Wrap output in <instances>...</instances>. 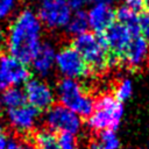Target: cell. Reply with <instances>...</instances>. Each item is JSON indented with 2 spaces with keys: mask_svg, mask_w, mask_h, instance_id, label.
<instances>
[{
  "mask_svg": "<svg viewBox=\"0 0 149 149\" xmlns=\"http://www.w3.org/2000/svg\"><path fill=\"white\" fill-rule=\"evenodd\" d=\"M40 113L41 112H38L37 109L27 104L21 107L10 108L7 112L10 125L20 132H29L33 128L35 120Z\"/></svg>",
  "mask_w": 149,
  "mask_h": 149,
  "instance_id": "obj_11",
  "label": "cell"
},
{
  "mask_svg": "<svg viewBox=\"0 0 149 149\" xmlns=\"http://www.w3.org/2000/svg\"><path fill=\"white\" fill-rule=\"evenodd\" d=\"M125 2H126L125 6H127L128 8H130L136 14L147 10V7H146V3H144L143 0H125Z\"/></svg>",
  "mask_w": 149,
  "mask_h": 149,
  "instance_id": "obj_22",
  "label": "cell"
},
{
  "mask_svg": "<svg viewBox=\"0 0 149 149\" xmlns=\"http://www.w3.org/2000/svg\"><path fill=\"white\" fill-rule=\"evenodd\" d=\"M72 48L80 55L90 73L100 74L108 66V49L104 33H84L71 42Z\"/></svg>",
  "mask_w": 149,
  "mask_h": 149,
  "instance_id": "obj_2",
  "label": "cell"
},
{
  "mask_svg": "<svg viewBox=\"0 0 149 149\" xmlns=\"http://www.w3.org/2000/svg\"><path fill=\"white\" fill-rule=\"evenodd\" d=\"M3 129H2V126H1V123H0V135H3Z\"/></svg>",
  "mask_w": 149,
  "mask_h": 149,
  "instance_id": "obj_29",
  "label": "cell"
},
{
  "mask_svg": "<svg viewBox=\"0 0 149 149\" xmlns=\"http://www.w3.org/2000/svg\"><path fill=\"white\" fill-rule=\"evenodd\" d=\"M148 56L149 43L141 35H135L128 43V47L122 56L121 64H126L128 68L137 69L147 61Z\"/></svg>",
  "mask_w": 149,
  "mask_h": 149,
  "instance_id": "obj_10",
  "label": "cell"
},
{
  "mask_svg": "<svg viewBox=\"0 0 149 149\" xmlns=\"http://www.w3.org/2000/svg\"><path fill=\"white\" fill-rule=\"evenodd\" d=\"M123 114L122 102L113 95L104 94L94 101L92 114L87 118L88 126L94 130H115Z\"/></svg>",
  "mask_w": 149,
  "mask_h": 149,
  "instance_id": "obj_3",
  "label": "cell"
},
{
  "mask_svg": "<svg viewBox=\"0 0 149 149\" xmlns=\"http://www.w3.org/2000/svg\"><path fill=\"white\" fill-rule=\"evenodd\" d=\"M66 26L68 31L74 36L87 33V28L90 27L87 14L84 10H76V13L70 17V21Z\"/></svg>",
  "mask_w": 149,
  "mask_h": 149,
  "instance_id": "obj_16",
  "label": "cell"
},
{
  "mask_svg": "<svg viewBox=\"0 0 149 149\" xmlns=\"http://www.w3.org/2000/svg\"><path fill=\"white\" fill-rule=\"evenodd\" d=\"M92 149H118L119 140L112 130H100L92 141Z\"/></svg>",
  "mask_w": 149,
  "mask_h": 149,
  "instance_id": "obj_17",
  "label": "cell"
},
{
  "mask_svg": "<svg viewBox=\"0 0 149 149\" xmlns=\"http://www.w3.org/2000/svg\"><path fill=\"white\" fill-rule=\"evenodd\" d=\"M56 63L59 71L66 76V78H80L90 73L85 62L80 55L72 48V45L64 47L56 55Z\"/></svg>",
  "mask_w": 149,
  "mask_h": 149,
  "instance_id": "obj_7",
  "label": "cell"
},
{
  "mask_svg": "<svg viewBox=\"0 0 149 149\" xmlns=\"http://www.w3.org/2000/svg\"><path fill=\"white\" fill-rule=\"evenodd\" d=\"M132 91H133L132 81H130L129 79H123V80H121V81L116 85V87H115V90H114V95H113V97H114L118 101L122 102V101L127 100V99L130 97Z\"/></svg>",
  "mask_w": 149,
  "mask_h": 149,
  "instance_id": "obj_18",
  "label": "cell"
},
{
  "mask_svg": "<svg viewBox=\"0 0 149 149\" xmlns=\"http://www.w3.org/2000/svg\"><path fill=\"white\" fill-rule=\"evenodd\" d=\"M57 90L61 105L86 119L92 114L94 100L84 91L78 81L71 78H64L58 83Z\"/></svg>",
  "mask_w": 149,
  "mask_h": 149,
  "instance_id": "obj_4",
  "label": "cell"
},
{
  "mask_svg": "<svg viewBox=\"0 0 149 149\" xmlns=\"http://www.w3.org/2000/svg\"><path fill=\"white\" fill-rule=\"evenodd\" d=\"M71 17V9L65 0H41L38 19L50 28L66 26Z\"/></svg>",
  "mask_w": 149,
  "mask_h": 149,
  "instance_id": "obj_6",
  "label": "cell"
},
{
  "mask_svg": "<svg viewBox=\"0 0 149 149\" xmlns=\"http://www.w3.org/2000/svg\"><path fill=\"white\" fill-rule=\"evenodd\" d=\"M85 1H86V2H87V1L94 2V3H106V5H109V6H111V3H112L113 0H85Z\"/></svg>",
  "mask_w": 149,
  "mask_h": 149,
  "instance_id": "obj_26",
  "label": "cell"
},
{
  "mask_svg": "<svg viewBox=\"0 0 149 149\" xmlns=\"http://www.w3.org/2000/svg\"><path fill=\"white\" fill-rule=\"evenodd\" d=\"M57 140H58V144H59L61 149H79L77 140L73 136V134L59 133L57 135Z\"/></svg>",
  "mask_w": 149,
  "mask_h": 149,
  "instance_id": "obj_19",
  "label": "cell"
},
{
  "mask_svg": "<svg viewBox=\"0 0 149 149\" xmlns=\"http://www.w3.org/2000/svg\"><path fill=\"white\" fill-rule=\"evenodd\" d=\"M0 76L8 86H15L28 81L30 78V71L24 63L7 55L0 58Z\"/></svg>",
  "mask_w": 149,
  "mask_h": 149,
  "instance_id": "obj_9",
  "label": "cell"
},
{
  "mask_svg": "<svg viewBox=\"0 0 149 149\" xmlns=\"http://www.w3.org/2000/svg\"><path fill=\"white\" fill-rule=\"evenodd\" d=\"M23 92L28 105L38 112L47 111L54 105V94L50 87L38 79H29L26 81Z\"/></svg>",
  "mask_w": 149,
  "mask_h": 149,
  "instance_id": "obj_8",
  "label": "cell"
},
{
  "mask_svg": "<svg viewBox=\"0 0 149 149\" xmlns=\"http://www.w3.org/2000/svg\"><path fill=\"white\" fill-rule=\"evenodd\" d=\"M6 149H36L31 142H19V141H10L7 143Z\"/></svg>",
  "mask_w": 149,
  "mask_h": 149,
  "instance_id": "obj_23",
  "label": "cell"
},
{
  "mask_svg": "<svg viewBox=\"0 0 149 149\" xmlns=\"http://www.w3.org/2000/svg\"><path fill=\"white\" fill-rule=\"evenodd\" d=\"M26 104L27 100L23 90L16 86L7 87L6 90H3V92L0 95V107H7L8 109H10V108L21 107Z\"/></svg>",
  "mask_w": 149,
  "mask_h": 149,
  "instance_id": "obj_14",
  "label": "cell"
},
{
  "mask_svg": "<svg viewBox=\"0 0 149 149\" xmlns=\"http://www.w3.org/2000/svg\"><path fill=\"white\" fill-rule=\"evenodd\" d=\"M7 87H9L8 85H7V83L3 80V78L0 76V91H3V90H6Z\"/></svg>",
  "mask_w": 149,
  "mask_h": 149,
  "instance_id": "obj_27",
  "label": "cell"
},
{
  "mask_svg": "<svg viewBox=\"0 0 149 149\" xmlns=\"http://www.w3.org/2000/svg\"><path fill=\"white\" fill-rule=\"evenodd\" d=\"M88 24L94 33L105 31L115 20V10L109 5L97 3L87 14Z\"/></svg>",
  "mask_w": 149,
  "mask_h": 149,
  "instance_id": "obj_12",
  "label": "cell"
},
{
  "mask_svg": "<svg viewBox=\"0 0 149 149\" xmlns=\"http://www.w3.org/2000/svg\"><path fill=\"white\" fill-rule=\"evenodd\" d=\"M2 40H3V35H2V33H1V30H0V43H1Z\"/></svg>",
  "mask_w": 149,
  "mask_h": 149,
  "instance_id": "obj_30",
  "label": "cell"
},
{
  "mask_svg": "<svg viewBox=\"0 0 149 149\" xmlns=\"http://www.w3.org/2000/svg\"><path fill=\"white\" fill-rule=\"evenodd\" d=\"M7 139L5 135H0V149H6L7 148Z\"/></svg>",
  "mask_w": 149,
  "mask_h": 149,
  "instance_id": "obj_25",
  "label": "cell"
},
{
  "mask_svg": "<svg viewBox=\"0 0 149 149\" xmlns=\"http://www.w3.org/2000/svg\"><path fill=\"white\" fill-rule=\"evenodd\" d=\"M31 143L36 149H61L56 133L49 129L35 132L30 137Z\"/></svg>",
  "mask_w": 149,
  "mask_h": 149,
  "instance_id": "obj_15",
  "label": "cell"
},
{
  "mask_svg": "<svg viewBox=\"0 0 149 149\" xmlns=\"http://www.w3.org/2000/svg\"><path fill=\"white\" fill-rule=\"evenodd\" d=\"M139 29H140L141 36L149 43V9H147L140 14Z\"/></svg>",
  "mask_w": 149,
  "mask_h": 149,
  "instance_id": "obj_20",
  "label": "cell"
},
{
  "mask_svg": "<svg viewBox=\"0 0 149 149\" xmlns=\"http://www.w3.org/2000/svg\"><path fill=\"white\" fill-rule=\"evenodd\" d=\"M16 6V0H0V20L7 17Z\"/></svg>",
  "mask_w": 149,
  "mask_h": 149,
  "instance_id": "obj_21",
  "label": "cell"
},
{
  "mask_svg": "<svg viewBox=\"0 0 149 149\" xmlns=\"http://www.w3.org/2000/svg\"><path fill=\"white\" fill-rule=\"evenodd\" d=\"M55 58H56V56H55V50H54L52 45L49 43H41L31 63H33L34 69L38 73L47 74L51 70Z\"/></svg>",
  "mask_w": 149,
  "mask_h": 149,
  "instance_id": "obj_13",
  "label": "cell"
},
{
  "mask_svg": "<svg viewBox=\"0 0 149 149\" xmlns=\"http://www.w3.org/2000/svg\"><path fill=\"white\" fill-rule=\"evenodd\" d=\"M80 123L81 121L79 116L61 104H54L49 108L47 115L48 129L56 134L59 133L74 134L79 130Z\"/></svg>",
  "mask_w": 149,
  "mask_h": 149,
  "instance_id": "obj_5",
  "label": "cell"
},
{
  "mask_svg": "<svg viewBox=\"0 0 149 149\" xmlns=\"http://www.w3.org/2000/svg\"><path fill=\"white\" fill-rule=\"evenodd\" d=\"M41 21L29 9L22 10L12 22L7 37L10 56L27 64L37 52L41 42Z\"/></svg>",
  "mask_w": 149,
  "mask_h": 149,
  "instance_id": "obj_1",
  "label": "cell"
},
{
  "mask_svg": "<svg viewBox=\"0 0 149 149\" xmlns=\"http://www.w3.org/2000/svg\"><path fill=\"white\" fill-rule=\"evenodd\" d=\"M65 1L70 7V9H76V10H80L81 6L86 2L85 0H65Z\"/></svg>",
  "mask_w": 149,
  "mask_h": 149,
  "instance_id": "obj_24",
  "label": "cell"
},
{
  "mask_svg": "<svg viewBox=\"0 0 149 149\" xmlns=\"http://www.w3.org/2000/svg\"><path fill=\"white\" fill-rule=\"evenodd\" d=\"M143 1H144V3H146L147 9H149V0H143Z\"/></svg>",
  "mask_w": 149,
  "mask_h": 149,
  "instance_id": "obj_28",
  "label": "cell"
}]
</instances>
